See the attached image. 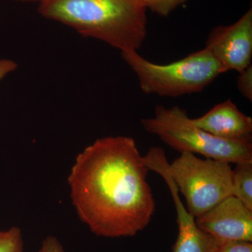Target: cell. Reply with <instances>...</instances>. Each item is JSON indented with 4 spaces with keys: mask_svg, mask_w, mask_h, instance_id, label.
Here are the masks:
<instances>
[{
    "mask_svg": "<svg viewBox=\"0 0 252 252\" xmlns=\"http://www.w3.org/2000/svg\"><path fill=\"white\" fill-rule=\"evenodd\" d=\"M149 171L134 139H97L76 158L68 177L78 216L97 236H134L156 212Z\"/></svg>",
    "mask_w": 252,
    "mask_h": 252,
    "instance_id": "cell-1",
    "label": "cell"
},
{
    "mask_svg": "<svg viewBox=\"0 0 252 252\" xmlns=\"http://www.w3.org/2000/svg\"><path fill=\"white\" fill-rule=\"evenodd\" d=\"M38 11L122 52L137 51L147 34V9L140 0H44Z\"/></svg>",
    "mask_w": 252,
    "mask_h": 252,
    "instance_id": "cell-2",
    "label": "cell"
},
{
    "mask_svg": "<svg viewBox=\"0 0 252 252\" xmlns=\"http://www.w3.org/2000/svg\"><path fill=\"white\" fill-rule=\"evenodd\" d=\"M141 124L147 132L180 153L200 154L229 164L252 161V142L218 138L195 126L179 106L157 105L154 117L141 119Z\"/></svg>",
    "mask_w": 252,
    "mask_h": 252,
    "instance_id": "cell-3",
    "label": "cell"
},
{
    "mask_svg": "<svg viewBox=\"0 0 252 252\" xmlns=\"http://www.w3.org/2000/svg\"><path fill=\"white\" fill-rule=\"evenodd\" d=\"M122 56L135 73L144 94L163 97L201 92L223 74L216 59L206 48L165 64L151 62L136 51L122 52Z\"/></svg>",
    "mask_w": 252,
    "mask_h": 252,
    "instance_id": "cell-4",
    "label": "cell"
},
{
    "mask_svg": "<svg viewBox=\"0 0 252 252\" xmlns=\"http://www.w3.org/2000/svg\"><path fill=\"white\" fill-rule=\"evenodd\" d=\"M169 172L179 192L183 194L187 210L196 218L222 200L233 195L230 164L182 152Z\"/></svg>",
    "mask_w": 252,
    "mask_h": 252,
    "instance_id": "cell-5",
    "label": "cell"
},
{
    "mask_svg": "<svg viewBox=\"0 0 252 252\" xmlns=\"http://www.w3.org/2000/svg\"><path fill=\"white\" fill-rule=\"evenodd\" d=\"M220 64L222 72H240L251 64L252 57V9L230 26L214 28L205 47Z\"/></svg>",
    "mask_w": 252,
    "mask_h": 252,
    "instance_id": "cell-6",
    "label": "cell"
},
{
    "mask_svg": "<svg viewBox=\"0 0 252 252\" xmlns=\"http://www.w3.org/2000/svg\"><path fill=\"white\" fill-rule=\"evenodd\" d=\"M195 223L200 230L220 241L252 243V210L234 195L196 217Z\"/></svg>",
    "mask_w": 252,
    "mask_h": 252,
    "instance_id": "cell-7",
    "label": "cell"
},
{
    "mask_svg": "<svg viewBox=\"0 0 252 252\" xmlns=\"http://www.w3.org/2000/svg\"><path fill=\"white\" fill-rule=\"evenodd\" d=\"M191 119L195 126L218 138L252 142V119L240 112L230 99Z\"/></svg>",
    "mask_w": 252,
    "mask_h": 252,
    "instance_id": "cell-8",
    "label": "cell"
},
{
    "mask_svg": "<svg viewBox=\"0 0 252 252\" xmlns=\"http://www.w3.org/2000/svg\"><path fill=\"white\" fill-rule=\"evenodd\" d=\"M177 212L178 234L172 252H218L224 242L200 230L182 202L180 192L172 180L166 182Z\"/></svg>",
    "mask_w": 252,
    "mask_h": 252,
    "instance_id": "cell-9",
    "label": "cell"
},
{
    "mask_svg": "<svg viewBox=\"0 0 252 252\" xmlns=\"http://www.w3.org/2000/svg\"><path fill=\"white\" fill-rule=\"evenodd\" d=\"M232 188L233 195L252 210V161L235 164L232 170Z\"/></svg>",
    "mask_w": 252,
    "mask_h": 252,
    "instance_id": "cell-10",
    "label": "cell"
},
{
    "mask_svg": "<svg viewBox=\"0 0 252 252\" xmlns=\"http://www.w3.org/2000/svg\"><path fill=\"white\" fill-rule=\"evenodd\" d=\"M0 252H23L21 230L14 226L0 233Z\"/></svg>",
    "mask_w": 252,
    "mask_h": 252,
    "instance_id": "cell-11",
    "label": "cell"
},
{
    "mask_svg": "<svg viewBox=\"0 0 252 252\" xmlns=\"http://www.w3.org/2000/svg\"><path fill=\"white\" fill-rule=\"evenodd\" d=\"M144 7L158 16L167 17L180 5L188 0H140Z\"/></svg>",
    "mask_w": 252,
    "mask_h": 252,
    "instance_id": "cell-12",
    "label": "cell"
},
{
    "mask_svg": "<svg viewBox=\"0 0 252 252\" xmlns=\"http://www.w3.org/2000/svg\"><path fill=\"white\" fill-rule=\"evenodd\" d=\"M237 86L238 91L245 98L252 101V66L245 68L244 70L239 72L237 79Z\"/></svg>",
    "mask_w": 252,
    "mask_h": 252,
    "instance_id": "cell-13",
    "label": "cell"
},
{
    "mask_svg": "<svg viewBox=\"0 0 252 252\" xmlns=\"http://www.w3.org/2000/svg\"><path fill=\"white\" fill-rule=\"evenodd\" d=\"M218 252H252V242L230 240L224 242Z\"/></svg>",
    "mask_w": 252,
    "mask_h": 252,
    "instance_id": "cell-14",
    "label": "cell"
},
{
    "mask_svg": "<svg viewBox=\"0 0 252 252\" xmlns=\"http://www.w3.org/2000/svg\"><path fill=\"white\" fill-rule=\"evenodd\" d=\"M37 252H65L59 239L50 235L44 239Z\"/></svg>",
    "mask_w": 252,
    "mask_h": 252,
    "instance_id": "cell-15",
    "label": "cell"
},
{
    "mask_svg": "<svg viewBox=\"0 0 252 252\" xmlns=\"http://www.w3.org/2000/svg\"><path fill=\"white\" fill-rule=\"evenodd\" d=\"M18 67V64L11 60H0V80L4 79L10 73L14 72Z\"/></svg>",
    "mask_w": 252,
    "mask_h": 252,
    "instance_id": "cell-16",
    "label": "cell"
},
{
    "mask_svg": "<svg viewBox=\"0 0 252 252\" xmlns=\"http://www.w3.org/2000/svg\"><path fill=\"white\" fill-rule=\"evenodd\" d=\"M20 1H39V3L42 2L44 0H16Z\"/></svg>",
    "mask_w": 252,
    "mask_h": 252,
    "instance_id": "cell-17",
    "label": "cell"
},
{
    "mask_svg": "<svg viewBox=\"0 0 252 252\" xmlns=\"http://www.w3.org/2000/svg\"><path fill=\"white\" fill-rule=\"evenodd\" d=\"M1 230H0V233H1Z\"/></svg>",
    "mask_w": 252,
    "mask_h": 252,
    "instance_id": "cell-18",
    "label": "cell"
}]
</instances>
